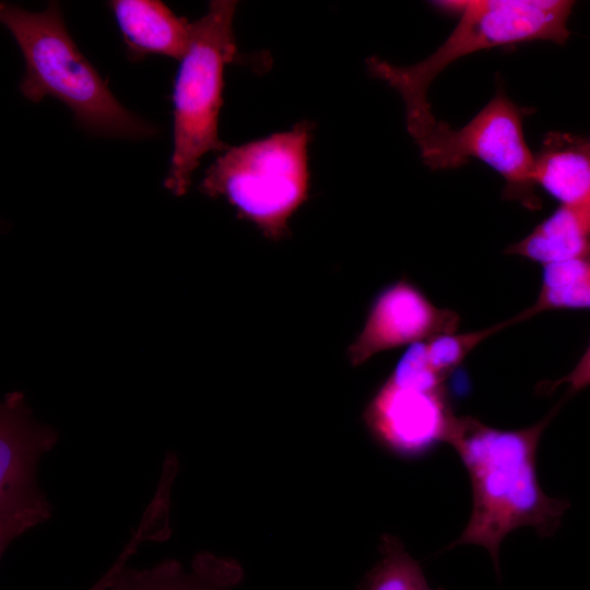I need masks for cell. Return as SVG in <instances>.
Listing matches in <instances>:
<instances>
[{
    "mask_svg": "<svg viewBox=\"0 0 590 590\" xmlns=\"http://www.w3.org/2000/svg\"><path fill=\"white\" fill-rule=\"evenodd\" d=\"M311 130L300 121L290 131L228 146L205 170L200 190L225 198L266 237L284 238L290 217L308 197Z\"/></svg>",
    "mask_w": 590,
    "mask_h": 590,
    "instance_id": "4",
    "label": "cell"
},
{
    "mask_svg": "<svg viewBox=\"0 0 590 590\" xmlns=\"http://www.w3.org/2000/svg\"><path fill=\"white\" fill-rule=\"evenodd\" d=\"M445 379L429 364L425 341L411 344L388 377L396 385L425 390L444 388Z\"/></svg>",
    "mask_w": 590,
    "mask_h": 590,
    "instance_id": "17",
    "label": "cell"
},
{
    "mask_svg": "<svg viewBox=\"0 0 590 590\" xmlns=\"http://www.w3.org/2000/svg\"><path fill=\"white\" fill-rule=\"evenodd\" d=\"M125 562L126 558L120 557L117 563L107 571V574L103 576L95 586H93L91 590H107L113 577L115 576L119 567L125 564Z\"/></svg>",
    "mask_w": 590,
    "mask_h": 590,
    "instance_id": "19",
    "label": "cell"
},
{
    "mask_svg": "<svg viewBox=\"0 0 590 590\" xmlns=\"http://www.w3.org/2000/svg\"><path fill=\"white\" fill-rule=\"evenodd\" d=\"M512 322L514 319L482 330L436 335L425 341L429 364L437 373L447 377L474 347Z\"/></svg>",
    "mask_w": 590,
    "mask_h": 590,
    "instance_id": "16",
    "label": "cell"
},
{
    "mask_svg": "<svg viewBox=\"0 0 590 590\" xmlns=\"http://www.w3.org/2000/svg\"><path fill=\"white\" fill-rule=\"evenodd\" d=\"M129 58L161 55L181 60L191 33V23L177 16L157 0H113L109 2Z\"/></svg>",
    "mask_w": 590,
    "mask_h": 590,
    "instance_id": "10",
    "label": "cell"
},
{
    "mask_svg": "<svg viewBox=\"0 0 590 590\" xmlns=\"http://www.w3.org/2000/svg\"><path fill=\"white\" fill-rule=\"evenodd\" d=\"M532 178L560 204L590 202L589 139L550 134L534 155Z\"/></svg>",
    "mask_w": 590,
    "mask_h": 590,
    "instance_id": "12",
    "label": "cell"
},
{
    "mask_svg": "<svg viewBox=\"0 0 590 590\" xmlns=\"http://www.w3.org/2000/svg\"><path fill=\"white\" fill-rule=\"evenodd\" d=\"M0 19L24 57L20 90L26 99L57 98L82 128L97 135L143 139L156 133L114 96L69 35L58 2L50 1L42 12L1 2Z\"/></svg>",
    "mask_w": 590,
    "mask_h": 590,
    "instance_id": "2",
    "label": "cell"
},
{
    "mask_svg": "<svg viewBox=\"0 0 590 590\" xmlns=\"http://www.w3.org/2000/svg\"><path fill=\"white\" fill-rule=\"evenodd\" d=\"M237 1L215 0L191 23L188 49L180 60L174 88L173 154L164 186L182 196L201 157L228 146L220 139L217 121L223 105L224 69L236 55L233 20Z\"/></svg>",
    "mask_w": 590,
    "mask_h": 590,
    "instance_id": "5",
    "label": "cell"
},
{
    "mask_svg": "<svg viewBox=\"0 0 590 590\" xmlns=\"http://www.w3.org/2000/svg\"><path fill=\"white\" fill-rule=\"evenodd\" d=\"M522 110L497 94L468 123L453 129L434 114L406 121L423 162L432 169H452L476 158L506 181L515 197L531 196L534 155L523 133Z\"/></svg>",
    "mask_w": 590,
    "mask_h": 590,
    "instance_id": "6",
    "label": "cell"
},
{
    "mask_svg": "<svg viewBox=\"0 0 590 590\" xmlns=\"http://www.w3.org/2000/svg\"><path fill=\"white\" fill-rule=\"evenodd\" d=\"M556 411L519 429L493 427L471 416L455 417L447 444L469 474L472 510L465 528L447 548L484 547L499 576L500 544L511 531L531 527L540 536L557 531L569 503L546 495L536 472L538 447Z\"/></svg>",
    "mask_w": 590,
    "mask_h": 590,
    "instance_id": "1",
    "label": "cell"
},
{
    "mask_svg": "<svg viewBox=\"0 0 590 590\" xmlns=\"http://www.w3.org/2000/svg\"><path fill=\"white\" fill-rule=\"evenodd\" d=\"M589 142H590V138H589Z\"/></svg>",
    "mask_w": 590,
    "mask_h": 590,
    "instance_id": "20",
    "label": "cell"
},
{
    "mask_svg": "<svg viewBox=\"0 0 590 590\" xmlns=\"http://www.w3.org/2000/svg\"><path fill=\"white\" fill-rule=\"evenodd\" d=\"M458 323L455 311L435 306L416 286L401 280L375 298L347 355L358 366L379 352L456 332Z\"/></svg>",
    "mask_w": 590,
    "mask_h": 590,
    "instance_id": "9",
    "label": "cell"
},
{
    "mask_svg": "<svg viewBox=\"0 0 590 590\" xmlns=\"http://www.w3.org/2000/svg\"><path fill=\"white\" fill-rule=\"evenodd\" d=\"M562 385H567L569 394L590 386V344L576 366L566 376L552 382L547 390H553Z\"/></svg>",
    "mask_w": 590,
    "mask_h": 590,
    "instance_id": "18",
    "label": "cell"
},
{
    "mask_svg": "<svg viewBox=\"0 0 590 590\" xmlns=\"http://www.w3.org/2000/svg\"><path fill=\"white\" fill-rule=\"evenodd\" d=\"M244 579L234 558L198 553L186 571L176 559H165L149 569L119 567L107 590H233Z\"/></svg>",
    "mask_w": 590,
    "mask_h": 590,
    "instance_id": "11",
    "label": "cell"
},
{
    "mask_svg": "<svg viewBox=\"0 0 590 590\" xmlns=\"http://www.w3.org/2000/svg\"><path fill=\"white\" fill-rule=\"evenodd\" d=\"M379 559L365 574L357 590H444L433 588L420 564L392 534H384Z\"/></svg>",
    "mask_w": 590,
    "mask_h": 590,
    "instance_id": "15",
    "label": "cell"
},
{
    "mask_svg": "<svg viewBox=\"0 0 590 590\" xmlns=\"http://www.w3.org/2000/svg\"><path fill=\"white\" fill-rule=\"evenodd\" d=\"M455 417L444 388L425 390L388 379L364 412L374 438L401 457H417L447 442Z\"/></svg>",
    "mask_w": 590,
    "mask_h": 590,
    "instance_id": "8",
    "label": "cell"
},
{
    "mask_svg": "<svg viewBox=\"0 0 590 590\" xmlns=\"http://www.w3.org/2000/svg\"><path fill=\"white\" fill-rule=\"evenodd\" d=\"M458 17L445 42L427 58L396 66L378 57L366 60L368 71L402 97L406 116L432 110L427 91L448 66L470 54L523 42H566L574 7L567 0H446L434 2Z\"/></svg>",
    "mask_w": 590,
    "mask_h": 590,
    "instance_id": "3",
    "label": "cell"
},
{
    "mask_svg": "<svg viewBox=\"0 0 590 590\" xmlns=\"http://www.w3.org/2000/svg\"><path fill=\"white\" fill-rule=\"evenodd\" d=\"M58 432L37 423L19 392L7 393L0 408V554L20 535L46 522L52 506L36 480L39 458L50 451Z\"/></svg>",
    "mask_w": 590,
    "mask_h": 590,
    "instance_id": "7",
    "label": "cell"
},
{
    "mask_svg": "<svg viewBox=\"0 0 590 590\" xmlns=\"http://www.w3.org/2000/svg\"><path fill=\"white\" fill-rule=\"evenodd\" d=\"M590 308V255L544 266L535 303L514 320H524L552 309Z\"/></svg>",
    "mask_w": 590,
    "mask_h": 590,
    "instance_id": "14",
    "label": "cell"
},
{
    "mask_svg": "<svg viewBox=\"0 0 590 590\" xmlns=\"http://www.w3.org/2000/svg\"><path fill=\"white\" fill-rule=\"evenodd\" d=\"M507 253L548 266L590 255V202L560 204Z\"/></svg>",
    "mask_w": 590,
    "mask_h": 590,
    "instance_id": "13",
    "label": "cell"
}]
</instances>
